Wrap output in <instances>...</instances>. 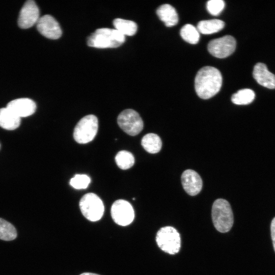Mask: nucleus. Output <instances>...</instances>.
I'll return each mask as SVG.
<instances>
[{"mask_svg":"<svg viewBox=\"0 0 275 275\" xmlns=\"http://www.w3.org/2000/svg\"><path fill=\"white\" fill-rule=\"evenodd\" d=\"M222 81V74L217 69L211 66L204 67L196 76L195 91L200 98L209 99L219 91Z\"/></svg>","mask_w":275,"mask_h":275,"instance_id":"1","label":"nucleus"},{"mask_svg":"<svg viewBox=\"0 0 275 275\" xmlns=\"http://www.w3.org/2000/svg\"><path fill=\"white\" fill-rule=\"evenodd\" d=\"M125 41V36L115 29L100 28L87 39V44L98 48H117Z\"/></svg>","mask_w":275,"mask_h":275,"instance_id":"2","label":"nucleus"},{"mask_svg":"<svg viewBox=\"0 0 275 275\" xmlns=\"http://www.w3.org/2000/svg\"><path fill=\"white\" fill-rule=\"evenodd\" d=\"M211 215L214 226L218 231L225 233L231 229L234 222L233 214L227 200H216L212 207Z\"/></svg>","mask_w":275,"mask_h":275,"instance_id":"3","label":"nucleus"},{"mask_svg":"<svg viewBox=\"0 0 275 275\" xmlns=\"http://www.w3.org/2000/svg\"><path fill=\"white\" fill-rule=\"evenodd\" d=\"M98 128L97 118L93 115H87L82 118L76 125L73 138L78 143H88L94 139Z\"/></svg>","mask_w":275,"mask_h":275,"instance_id":"4","label":"nucleus"},{"mask_svg":"<svg viewBox=\"0 0 275 275\" xmlns=\"http://www.w3.org/2000/svg\"><path fill=\"white\" fill-rule=\"evenodd\" d=\"M156 241L159 248L166 253L174 255L180 249L181 239L178 232L173 227L161 228L157 233Z\"/></svg>","mask_w":275,"mask_h":275,"instance_id":"5","label":"nucleus"},{"mask_svg":"<svg viewBox=\"0 0 275 275\" xmlns=\"http://www.w3.org/2000/svg\"><path fill=\"white\" fill-rule=\"evenodd\" d=\"M79 207L84 216L92 222L99 220L104 210L102 200L94 193L85 195L79 201Z\"/></svg>","mask_w":275,"mask_h":275,"instance_id":"6","label":"nucleus"},{"mask_svg":"<svg viewBox=\"0 0 275 275\" xmlns=\"http://www.w3.org/2000/svg\"><path fill=\"white\" fill-rule=\"evenodd\" d=\"M117 122L120 127L128 134L134 136L143 128V121L140 115L132 109L123 111L118 116Z\"/></svg>","mask_w":275,"mask_h":275,"instance_id":"7","label":"nucleus"},{"mask_svg":"<svg viewBox=\"0 0 275 275\" xmlns=\"http://www.w3.org/2000/svg\"><path fill=\"white\" fill-rule=\"evenodd\" d=\"M236 42L230 35L211 40L208 44V50L211 54L217 58H225L232 54L235 51Z\"/></svg>","mask_w":275,"mask_h":275,"instance_id":"8","label":"nucleus"},{"mask_svg":"<svg viewBox=\"0 0 275 275\" xmlns=\"http://www.w3.org/2000/svg\"><path fill=\"white\" fill-rule=\"evenodd\" d=\"M111 213L114 221L122 226L131 224L134 217L132 206L124 200H116L112 206Z\"/></svg>","mask_w":275,"mask_h":275,"instance_id":"9","label":"nucleus"},{"mask_svg":"<svg viewBox=\"0 0 275 275\" xmlns=\"http://www.w3.org/2000/svg\"><path fill=\"white\" fill-rule=\"evenodd\" d=\"M39 18V10L36 3L33 0L27 1L20 11L18 26L21 29H29L37 23Z\"/></svg>","mask_w":275,"mask_h":275,"instance_id":"10","label":"nucleus"},{"mask_svg":"<svg viewBox=\"0 0 275 275\" xmlns=\"http://www.w3.org/2000/svg\"><path fill=\"white\" fill-rule=\"evenodd\" d=\"M36 24L39 32L46 38L55 40L62 35V32L59 23L50 15H45L40 17Z\"/></svg>","mask_w":275,"mask_h":275,"instance_id":"11","label":"nucleus"},{"mask_svg":"<svg viewBox=\"0 0 275 275\" xmlns=\"http://www.w3.org/2000/svg\"><path fill=\"white\" fill-rule=\"evenodd\" d=\"M181 178L183 187L188 195L196 196L201 191L203 182L197 172L193 170H186L183 172Z\"/></svg>","mask_w":275,"mask_h":275,"instance_id":"12","label":"nucleus"},{"mask_svg":"<svg viewBox=\"0 0 275 275\" xmlns=\"http://www.w3.org/2000/svg\"><path fill=\"white\" fill-rule=\"evenodd\" d=\"M6 107L19 118L30 116L33 115L36 109L35 102L27 98L12 100L7 104Z\"/></svg>","mask_w":275,"mask_h":275,"instance_id":"13","label":"nucleus"},{"mask_svg":"<svg viewBox=\"0 0 275 275\" xmlns=\"http://www.w3.org/2000/svg\"><path fill=\"white\" fill-rule=\"evenodd\" d=\"M253 75L257 82L268 89L275 88V75L269 71L265 64L258 63L254 67Z\"/></svg>","mask_w":275,"mask_h":275,"instance_id":"14","label":"nucleus"},{"mask_svg":"<svg viewBox=\"0 0 275 275\" xmlns=\"http://www.w3.org/2000/svg\"><path fill=\"white\" fill-rule=\"evenodd\" d=\"M158 18L163 21L166 26L172 27L178 22V15L175 9L169 4H163L156 10Z\"/></svg>","mask_w":275,"mask_h":275,"instance_id":"15","label":"nucleus"},{"mask_svg":"<svg viewBox=\"0 0 275 275\" xmlns=\"http://www.w3.org/2000/svg\"><path fill=\"white\" fill-rule=\"evenodd\" d=\"M20 121V118L7 107L0 108V127L2 128L14 130L19 126Z\"/></svg>","mask_w":275,"mask_h":275,"instance_id":"16","label":"nucleus"},{"mask_svg":"<svg viewBox=\"0 0 275 275\" xmlns=\"http://www.w3.org/2000/svg\"><path fill=\"white\" fill-rule=\"evenodd\" d=\"M225 26V22L219 19L202 20L198 23L197 29L199 33L205 35L212 34L222 30Z\"/></svg>","mask_w":275,"mask_h":275,"instance_id":"17","label":"nucleus"},{"mask_svg":"<svg viewBox=\"0 0 275 275\" xmlns=\"http://www.w3.org/2000/svg\"><path fill=\"white\" fill-rule=\"evenodd\" d=\"M141 144L148 152L155 154L159 152L162 146V142L156 134L150 133L145 135L142 139Z\"/></svg>","mask_w":275,"mask_h":275,"instance_id":"18","label":"nucleus"},{"mask_svg":"<svg viewBox=\"0 0 275 275\" xmlns=\"http://www.w3.org/2000/svg\"><path fill=\"white\" fill-rule=\"evenodd\" d=\"M113 24L115 29L125 36L134 35L138 30L136 23L129 20L116 18L113 20Z\"/></svg>","mask_w":275,"mask_h":275,"instance_id":"19","label":"nucleus"},{"mask_svg":"<svg viewBox=\"0 0 275 275\" xmlns=\"http://www.w3.org/2000/svg\"><path fill=\"white\" fill-rule=\"evenodd\" d=\"M255 97L254 92L250 89H243L234 93L232 97V102L237 105H247L253 101Z\"/></svg>","mask_w":275,"mask_h":275,"instance_id":"20","label":"nucleus"},{"mask_svg":"<svg viewBox=\"0 0 275 275\" xmlns=\"http://www.w3.org/2000/svg\"><path fill=\"white\" fill-rule=\"evenodd\" d=\"M180 36L186 42L191 44L198 43L200 39V33L197 28L190 24H186L180 30Z\"/></svg>","mask_w":275,"mask_h":275,"instance_id":"21","label":"nucleus"},{"mask_svg":"<svg viewBox=\"0 0 275 275\" xmlns=\"http://www.w3.org/2000/svg\"><path fill=\"white\" fill-rule=\"evenodd\" d=\"M17 237L14 226L7 221L0 218V239L11 241Z\"/></svg>","mask_w":275,"mask_h":275,"instance_id":"22","label":"nucleus"},{"mask_svg":"<svg viewBox=\"0 0 275 275\" xmlns=\"http://www.w3.org/2000/svg\"><path fill=\"white\" fill-rule=\"evenodd\" d=\"M115 161L119 168L122 170H127L133 166L134 158L130 152L122 150L116 155Z\"/></svg>","mask_w":275,"mask_h":275,"instance_id":"23","label":"nucleus"},{"mask_svg":"<svg viewBox=\"0 0 275 275\" xmlns=\"http://www.w3.org/2000/svg\"><path fill=\"white\" fill-rule=\"evenodd\" d=\"M91 182L90 178L85 174H76L71 178L70 184L77 189H85Z\"/></svg>","mask_w":275,"mask_h":275,"instance_id":"24","label":"nucleus"},{"mask_svg":"<svg viewBox=\"0 0 275 275\" xmlns=\"http://www.w3.org/2000/svg\"><path fill=\"white\" fill-rule=\"evenodd\" d=\"M225 6L223 0H210L207 2L206 8L208 12L213 15H218L224 10Z\"/></svg>","mask_w":275,"mask_h":275,"instance_id":"25","label":"nucleus"},{"mask_svg":"<svg viewBox=\"0 0 275 275\" xmlns=\"http://www.w3.org/2000/svg\"><path fill=\"white\" fill-rule=\"evenodd\" d=\"M270 230L273 246L274 250L275 251V217L272 220L270 226Z\"/></svg>","mask_w":275,"mask_h":275,"instance_id":"26","label":"nucleus"},{"mask_svg":"<svg viewBox=\"0 0 275 275\" xmlns=\"http://www.w3.org/2000/svg\"><path fill=\"white\" fill-rule=\"evenodd\" d=\"M80 275H99V274L94 273H91V272H84L80 274Z\"/></svg>","mask_w":275,"mask_h":275,"instance_id":"27","label":"nucleus"},{"mask_svg":"<svg viewBox=\"0 0 275 275\" xmlns=\"http://www.w3.org/2000/svg\"><path fill=\"white\" fill-rule=\"evenodd\" d=\"M0 148H1V144H0Z\"/></svg>","mask_w":275,"mask_h":275,"instance_id":"28","label":"nucleus"}]
</instances>
